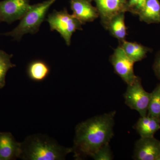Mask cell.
Masks as SVG:
<instances>
[{"label": "cell", "instance_id": "1", "mask_svg": "<svg viewBox=\"0 0 160 160\" xmlns=\"http://www.w3.org/2000/svg\"><path fill=\"white\" fill-rule=\"evenodd\" d=\"M116 111L95 116L79 123L75 128L72 152L76 159L91 157L114 136Z\"/></svg>", "mask_w": 160, "mask_h": 160}, {"label": "cell", "instance_id": "2", "mask_svg": "<svg viewBox=\"0 0 160 160\" xmlns=\"http://www.w3.org/2000/svg\"><path fill=\"white\" fill-rule=\"evenodd\" d=\"M72 152V148L61 146L45 135L37 134L27 137L22 142L20 158L25 160H62Z\"/></svg>", "mask_w": 160, "mask_h": 160}, {"label": "cell", "instance_id": "3", "mask_svg": "<svg viewBox=\"0 0 160 160\" xmlns=\"http://www.w3.org/2000/svg\"><path fill=\"white\" fill-rule=\"evenodd\" d=\"M56 0H48L42 3L30 6L26 14L21 19L20 22L15 29L4 33L15 39L21 40L26 33L35 34L39 31L41 24L45 20L49 7Z\"/></svg>", "mask_w": 160, "mask_h": 160}, {"label": "cell", "instance_id": "4", "mask_svg": "<svg viewBox=\"0 0 160 160\" xmlns=\"http://www.w3.org/2000/svg\"><path fill=\"white\" fill-rule=\"evenodd\" d=\"M46 20L51 31L58 32L68 46L71 44L73 32L77 30H82L83 24L73 15L69 14L66 9L60 11L54 10L49 14Z\"/></svg>", "mask_w": 160, "mask_h": 160}, {"label": "cell", "instance_id": "5", "mask_svg": "<svg viewBox=\"0 0 160 160\" xmlns=\"http://www.w3.org/2000/svg\"><path fill=\"white\" fill-rule=\"evenodd\" d=\"M151 93L144 89L142 80L137 76L134 82L129 84L124 94L125 103L132 109L136 110L142 117L147 115Z\"/></svg>", "mask_w": 160, "mask_h": 160}, {"label": "cell", "instance_id": "6", "mask_svg": "<svg viewBox=\"0 0 160 160\" xmlns=\"http://www.w3.org/2000/svg\"><path fill=\"white\" fill-rule=\"evenodd\" d=\"M109 60L115 72L127 85L134 82L137 77L133 70L134 62L127 56L120 46L114 49Z\"/></svg>", "mask_w": 160, "mask_h": 160}, {"label": "cell", "instance_id": "7", "mask_svg": "<svg viewBox=\"0 0 160 160\" xmlns=\"http://www.w3.org/2000/svg\"><path fill=\"white\" fill-rule=\"evenodd\" d=\"M29 0L0 1V22L10 24L21 20L30 8Z\"/></svg>", "mask_w": 160, "mask_h": 160}, {"label": "cell", "instance_id": "8", "mask_svg": "<svg viewBox=\"0 0 160 160\" xmlns=\"http://www.w3.org/2000/svg\"><path fill=\"white\" fill-rule=\"evenodd\" d=\"M96 5L101 22L106 28L113 17L122 12H127L126 0H92Z\"/></svg>", "mask_w": 160, "mask_h": 160}, {"label": "cell", "instance_id": "9", "mask_svg": "<svg viewBox=\"0 0 160 160\" xmlns=\"http://www.w3.org/2000/svg\"><path fill=\"white\" fill-rule=\"evenodd\" d=\"M160 155V141L154 137H141L135 145L133 158L136 160H156Z\"/></svg>", "mask_w": 160, "mask_h": 160}, {"label": "cell", "instance_id": "10", "mask_svg": "<svg viewBox=\"0 0 160 160\" xmlns=\"http://www.w3.org/2000/svg\"><path fill=\"white\" fill-rule=\"evenodd\" d=\"M92 0H70L72 15L83 25L93 22L99 17L96 7L92 5Z\"/></svg>", "mask_w": 160, "mask_h": 160}, {"label": "cell", "instance_id": "11", "mask_svg": "<svg viewBox=\"0 0 160 160\" xmlns=\"http://www.w3.org/2000/svg\"><path fill=\"white\" fill-rule=\"evenodd\" d=\"M22 143L15 139L10 132H0V160H10L20 158Z\"/></svg>", "mask_w": 160, "mask_h": 160}, {"label": "cell", "instance_id": "12", "mask_svg": "<svg viewBox=\"0 0 160 160\" xmlns=\"http://www.w3.org/2000/svg\"><path fill=\"white\" fill-rule=\"evenodd\" d=\"M119 46L126 54L134 62H140L147 56L152 49L136 42H127L124 40L119 43Z\"/></svg>", "mask_w": 160, "mask_h": 160}, {"label": "cell", "instance_id": "13", "mask_svg": "<svg viewBox=\"0 0 160 160\" xmlns=\"http://www.w3.org/2000/svg\"><path fill=\"white\" fill-rule=\"evenodd\" d=\"M134 128L141 137H152L160 129V121L148 116L141 117Z\"/></svg>", "mask_w": 160, "mask_h": 160}, {"label": "cell", "instance_id": "14", "mask_svg": "<svg viewBox=\"0 0 160 160\" xmlns=\"http://www.w3.org/2000/svg\"><path fill=\"white\" fill-rule=\"evenodd\" d=\"M138 16L141 22L147 24L160 23L159 0H146L144 8Z\"/></svg>", "mask_w": 160, "mask_h": 160}, {"label": "cell", "instance_id": "15", "mask_svg": "<svg viewBox=\"0 0 160 160\" xmlns=\"http://www.w3.org/2000/svg\"><path fill=\"white\" fill-rule=\"evenodd\" d=\"M125 14V12H122L115 16L110 20L105 28L112 37L118 40L119 43L126 40L127 34Z\"/></svg>", "mask_w": 160, "mask_h": 160}, {"label": "cell", "instance_id": "16", "mask_svg": "<svg viewBox=\"0 0 160 160\" xmlns=\"http://www.w3.org/2000/svg\"><path fill=\"white\" fill-rule=\"evenodd\" d=\"M50 72L49 66L43 61L36 60L29 64L27 69L28 76L36 82L42 81Z\"/></svg>", "mask_w": 160, "mask_h": 160}, {"label": "cell", "instance_id": "17", "mask_svg": "<svg viewBox=\"0 0 160 160\" xmlns=\"http://www.w3.org/2000/svg\"><path fill=\"white\" fill-rule=\"evenodd\" d=\"M151 93L147 116L160 121V83Z\"/></svg>", "mask_w": 160, "mask_h": 160}, {"label": "cell", "instance_id": "18", "mask_svg": "<svg viewBox=\"0 0 160 160\" xmlns=\"http://www.w3.org/2000/svg\"><path fill=\"white\" fill-rule=\"evenodd\" d=\"M12 54H9L3 50H0V89L6 85V77L9 69L15 67L11 62Z\"/></svg>", "mask_w": 160, "mask_h": 160}, {"label": "cell", "instance_id": "19", "mask_svg": "<svg viewBox=\"0 0 160 160\" xmlns=\"http://www.w3.org/2000/svg\"><path fill=\"white\" fill-rule=\"evenodd\" d=\"M95 160H111L113 157L109 144L104 145L91 157Z\"/></svg>", "mask_w": 160, "mask_h": 160}, {"label": "cell", "instance_id": "20", "mask_svg": "<svg viewBox=\"0 0 160 160\" xmlns=\"http://www.w3.org/2000/svg\"><path fill=\"white\" fill-rule=\"evenodd\" d=\"M127 12L138 15L145 6L146 0H126Z\"/></svg>", "mask_w": 160, "mask_h": 160}, {"label": "cell", "instance_id": "21", "mask_svg": "<svg viewBox=\"0 0 160 160\" xmlns=\"http://www.w3.org/2000/svg\"><path fill=\"white\" fill-rule=\"evenodd\" d=\"M152 69L156 77L160 80V50L156 54Z\"/></svg>", "mask_w": 160, "mask_h": 160}, {"label": "cell", "instance_id": "22", "mask_svg": "<svg viewBox=\"0 0 160 160\" xmlns=\"http://www.w3.org/2000/svg\"><path fill=\"white\" fill-rule=\"evenodd\" d=\"M156 160H160V155L158 158Z\"/></svg>", "mask_w": 160, "mask_h": 160}]
</instances>
